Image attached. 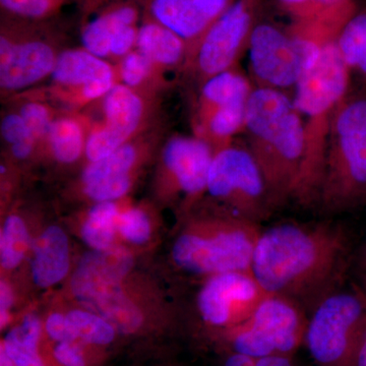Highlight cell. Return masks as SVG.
Masks as SVG:
<instances>
[{"mask_svg": "<svg viewBox=\"0 0 366 366\" xmlns=\"http://www.w3.org/2000/svg\"><path fill=\"white\" fill-rule=\"evenodd\" d=\"M350 252V235L341 226L278 224L262 230L252 273L268 295L301 305L319 298L343 277Z\"/></svg>", "mask_w": 366, "mask_h": 366, "instance_id": "obj_1", "label": "cell"}, {"mask_svg": "<svg viewBox=\"0 0 366 366\" xmlns=\"http://www.w3.org/2000/svg\"><path fill=\"white\" fill-rule=\"evenodd\" d=\"M207 190L232 212L261 223L273 209L259 166L249 149L229 146L214 153Z\"/></svg>", "mask_w": 366, "mask_h": 366, "instance_id": "obj_8", "label": "cell"}, {"mask_svg": "<svg viewBox=\"0 0 366 366\" xmlns=\"http://www.w3.org/2000/svg\"><path fill=\"white\" fill-rule=\"evenodd\" d=\"M268 295L252 272H228L209 277L197 307L208 324L231 330L247 322Z\"/></svg>", "mask_w": 366, "mask_h": 366, "instance_id": "obj_11", "label": "cell"}, {"mask_svg": "<svg viewBox=\"0 0 366 366\" xmlns=\"http://www.w3.org/2000/svg\"><path fill=\"white\" fill-rule=\"evenodd\" d=\"M20 114L36 141L48 139L54 120L51 110L47 105L37 101H30L21 106Z\"/></svg>", "mask_w": 366, "mask_h": 366, "instance_id": "obj_32", "label": "cell"}, {"mask_svg": "<svg viewBox=\"0 0 366 366\" xmlns=\"http://www.w3.org/2000/svg\"><path fill=\"white\" fill-rule=\"evenodd\" d=\"M336 45L347 66L366 76V11L354 14L347 21Z\"/></svg>", "mask_w": 366, "mask_h": 366, "instance_id": "obj_24", "label": "cell"}, {"mask_svg": "<svg viewBox=\"0 0 366 366\" xmlns=\"http://www.w3.org/2000/svg\"><path fill=\"white\" fill-rule=\"evenodd\" d=\"M29 249V234L25 224L19 217L11 216L2 227L0 237V257L4 269L16 268Z\"/></svg>", "mask_w": 366, "mask_h": 366, "instance_id": "obj_28", "label": "cell"}, {"mask_svg": "<svg viewBox=\"0 0 366 366\" xmlns=\"http://www.w3.org/2000/svg\"><path fill=\"white\" fill-rule=\"evenodd\" d=\"M250 67L259 86L290 88L305 74L295 43L287 31L271 24H255L249 43Z\"/></svg>", "mask_w": 366, "mask_h": 366, "instance_id": "obj_12", "label": "cell"}, {"mask_svg": "<svg viewBox=\"0 0 366 366\" xmlns=\"http://www.w3.org/2000/svg\"><path fill=\"white\" fill-rule=\"evenodd\" d=\"M366 340V300L353 292L327 295L307 322L308 351L317 366H356Z\"/></svg>", "mask_w": 366, "mask_h": 366, "instance_id": "obj_6", "label": "cell"}, {"mask_svg": "<svg viewBox=\"0 0 366 366\" xmlns=\"http://www.w3.org/2000/svg\"><path fill=\"white\" fill-rule=\"evenodd\" d=\"M69 268V240L61 229L51 226L46 229L34 244V281L40 287H49L61 281Z\"/></svg>", "mask_w": 366, "mask_h": 366, "instance_id": "obj_16", "label": "cell"}, {"mask_svg": "<svg viewBox=\"0 0 366 366\" xmlns=\"http://www.w3.org/2000/svg\"><path fill=\"white\" fill-rule=\"evenodd\" d=\"M54 356L64 366H85L81 352L71 343H60L55 347Z\"/></svg>", "mask_w": 366, "mask_h": 366, "instance_id": "obj_42", "label": "cell"}, {"mask_svg": "<svg viewBox=\"0 0 366 366\" xmlns=\"http://www.w3.org/2000/svg\"><path fill=\"white\" fill-rule=\"evenodd\" d=\"M46 330L52 339L60 343H71L78 338L67 317L59 314H53L48 317Z\"/></svg>", "mask_w": 366, "mask_h": 366, "instance_id": "obj_38", "label": "cell"}, {"mask_svg": "<svg viewBox=\"0 0 366 366\" xmlns=\"http://www.w3.org/2000/svg\"><path fill=\"white\" fill-rule=\"evenodd\" d=\"M59 86L79 89L92 81L117 79L113 67L86 49L60 53L51 74Z\"/></svg>", "mask_w": 366, "mask_h": 366, "instance_id": "obj_18", "label": "cell"}, {"mask_svg": "<svg viewBox=\"0 0 366 366\" xmlns=\"http://www.w3.org/2000/svg\"><path fill=\"white\" fill-rule=\"evenodd\" d=\"M356 366H366V340L365 344H363L362 348H361Z\"/></svg>", "mask_w": 366, "mask_h": 366, "instance_id": "obj_47", "label": "cell"}, {"mask_svg": "<svg viewBox=\"0 0 366 366\" xmlns=\"http://www.w3.org/2000/svg\"><path fill=\"white\" fill-rule=\"evenodd\" d=\"M244 132L273 207L295 199L305 158V131L293 99L276 89H254L247 103Z\"/></svg>", "mask_w": 366, "mask_h": 366, "instance_id": "obj_2", "label": "cell"}, {"mask_svg": "<svg viewBox=\"0 0 366 366\" xmlns=\"http://www.w3.org/2000/svg\"><path fill=\"white\" fill-rule=\"evenodd\" d=\"M118 217L117 204L112 202L96 204L91 209L81 231L86 244L96 250L109 249L114 239Z\"/></svg>", "mask_w": 366, "mask_h": 366, "instance_id": "obj_26", "label": "cell"}, {"mask_svg": "<svg viewBox=\"0 0 366 366\" xmlns=\"http://www.w3.org/2000/svg\"><path fill=\"white\" fill-rule=\"evenodd\" d=\"M146 7L148 16L177 34L187 47L194 49L213 24L189 0H146Z\"/></svg>", "mask_w": 366, "mask_h": 366, "instance_id": "obj_15", "label": "cell"}, {"mask_svg": "<svg viewBox=\"0 0 366 366\" xmlns=\"http://www.w3.org/2000/svg\"><path fill=\"white\" fill-rule=\"evenodd\" d=\"M187 49V44L182 38L150 16L139 26L137 50L153 64L175 66L183 59Z\"/></svg>", "mask_w": 366, "mask_h": 366, "instance_id": "obj_20", "label": "cell"}, {"mask_svg": "<svg viewBox=\"0 0 366 366\" xmlns=\"http://www.w3.org/2000/svg\"><path fill=\"white\" fill-rule=\"evenodd\" d=\"M117 227L125 239L137 244L146 242L150 237L148 217L139 209H129L118 217Z\"/></svg>", "mask_w": 366, "mask_h": 366, "instance_id": "obj_33", "label": "cell"}, {"mask_svg": "<svg viewBox=\"0 0 366 366\" xmlns=\"http://www.w3.org/2000/svg\"><path fill=\"white\" fill-rule=\"evenodd\" d=\"M261 232L259 223L233 213L227 220L204 223L180 236L173 259L180 268L194 274L252 272Z\"/></svg>", "mask_w": 366, "mask_h": 366, "instance_id": "obj_5", "label": "cell"}, {"mask_svg": "<svg viewBox=\"0 0 366 366\" xmlns=\"http://www.w3.org/2000/svg\"><path fill=\"white\" fill-rule=\"evenodd\" d=\"M139 26L137 25L125 26L113 37L110 54L112 56L124 57L137 47Z\"/></svg>", "mask_w": 366, "mask_h": 366, "instance_id": "obj_39", "label": "cell"}, {"mask_svg": "<svg viewBox=\"0 0 366 366\" xmlns=\"http://www.w3.org/2000/svg\"><path fill=\"white\" fill-rule=\"evenodd\" d=\"M76 336L92 344L105 345L114 339V327L94 312L72 310L66 315Z\"/></svg>", "mask_w": 366, "mask_h": 366, "instance_id": "obj_30", "label": "cell"}, {"mask_svg": "<svg viewBox=\"0 0 366 366\" xmlns=\"http://www.w3.org/2000/svg\"><path fill=\"white\" fill-rule=\"evenodd\" d=\"M214 152L201 137H173L166 144L163 161L178 189L190 196L207 189Z\"/></svg>", "mask_w": 366, "mask_h": 366, "instance_id": "obj_14", "label": "cell"}, {"mask_svg": "<svg viewBox=\"0 0 366 366\" xmlns=\"http://www.w3.org/2000/svg\"><path fill=\"white\" fill-rule=\"evenodd\" d=\"M308 320L300 305L277 295H268L247 322L231 329L235 353L250 357L289 355L305 341Z\"/></svg>", "mask_w": 366, "mask_h": 366, "instance_id": "obj_7", "label": "cell"}, {"mask_svg": "<svg viewBox=\"0 0 366 366\" xmlns=\"http://www.w3.org/2000/svg\"><path fill=\"white\" fill-rule=\"evenodd\" d=\"M103 125L129 139L143 119V101L129 86L117 84L103 100Z\"/></svg>", "mask_w": 366, "mask_h": 366, "instance_id": "obj_21", "label": "cell"}, {"mask_svg": "<svg viewBox=\"0 0 366 366\" xmlns=\"http://www.w3.org/2000/svg\"><path fill=\"white\" fill-rule=\"evenodd\" d=\"M47 139L53 155L61 163L78 160L86 148L85 132L74 118L62 117L54 120Z\"/></svg>", "mask_w": 366, "mask_h": 366, "instance_id": "obj_23", "label": "cell"}, {"mask_svg": "<svg viewBox=\"0 0 366 366\" xmlns=\"http://www.w3.org/2000/svg\"><path fill=\"white\" fill-rule=\"evenodd\" d=\"M363 261L365 262H363L362 264V271H361L360 278L365 279L366 280V257Z\"/></svg>", "mask_w": 366, "mask_h": 366, "instance_id": "obj_49", "label": "cell"}, {"mask_svg": "<svg viewBox=\"0 0 366 366\" xmlns=\"http://www.w3.org/2000/svg\"><path fill=\"white\" fill-rule=\"evenodd\" d=\"M189 1L212 23L220 18L234 2L233 0H189Z\"/></svg>", "mask_w": 366, "mask_h": 366, "instance_id": "obj_40", "label": "cell"}, {"mask_svg": "<svg viewBox=\"0 0 366 366\" xmlns=\"http://www.w3.org/2000/svg\"><path fill=\"white\" fill-rule=\"evenodd\" d=\"M247 103V101L235 103L217 109L199 127L202 134L215 143L222 144V148L229 146L233 137L244 132Z\"/></svg>", "mask_w": 366, "mask_h": 366, "instance_id": "obj_25", "label": "cell"}, {"mask_svg": "<svg viewBox=\"0 0 366 366\" xmlns=\"http://www.w3.org/2000/svg\"><path fill=\"white\" fill-rule=\"evenodd\" d=\"M317 204L330 213L366 206V90L349 92L334 113Z\"/></svg>", "mask_w": 366, "mask_h": 366, "instance_id": "obj_4", "label": "cell"}, {"mask_svg": "<svg viewBox=\"0 0 366 366\" xmlns=\"http://www.w3.org/2000/svg\"><path fill=\"white\" fill-rule=\"evenodd\" d=\"M350 71L335 42L295 86L293 104L302 119L305 158L295 199L305 206L317 203L334 113L349 93Z\"/></svg>", "mask_w": 366, "mask_h": 366, "instance_id": "obj_3", "label": "cell"}, {"mask_svg": "<svg viewBox=\"0 0 366 366\" xmlns=\"http://www.w3.org/2000/svg\"><path fill=\"white\" fill-rule=\"evenodd\" d=\"M252 88L249 79L235 69L216 74L204 81L199 108V125L202 127L219 108L247 102Z\"/></svg>", "mask_w": 366, "mask_h": 366, "instance_id": "obj_19", "label": "cell"}, {"mask_svg": "<svg viewBox=\"0 0 366 366\" xmlns=\"http://www.w3.org/2000/svg\"><path fill=\"white\" fill-rule=\"evenodd\" d=\"M40 324L37 317L26 315L21 326L6 335L4 350L16 366H45L38 355Z\"/></svg>", "mask_w": 366, "mask_h": 366, "instance_id": "obj_22", "label": "cell"}, {"mask_svg": "<svg viewBox=\"0 0 366 366\" xmlns=\"http://www.w3.org/2000/svg\"><path fill=\"white\" fill-rule=\"evenodd\" d=\"M254 365L255 358L234 352L228 358L224 366H254Z\"/></svg>", "mask_w": 366, "mask_h": 366, "instance_id": "obj_45", "label": "cell"}, {"mask_svg": "<svg viewBox=\"0 0 366 366\" xmlns=\"http://www.w3.org/2000/svg\"><path fill=\"white\" fill-rule=\"evenodd\" d=\"M13 291L6 282H1L0 285V320L1 327H6L9 320V310L13 305Z\"/></svg>", "mask_w": 366, "mask_h": 366, "instance_id": "obj_43", "label": "cell"}, {"mask_svg": "<svg viewBox=\"0 0 366 366\" xmlns=\"http://www.w3.org/2000/svg\"><path fill=\"white\" fill-rule=\"evenodd\" d=\"M74 0H0L2 11L6 16L29 21H45Z\"/></svg>", "mask_w": 366, "mask_h": 366, "instance_id": "obj_29", "label": "cell"}, {"mask_svg": "<svg viewBox=\"0 0 366 366\" xmlns=\"http://www.w3.org/2000/svg\"><path fill=\"white\" fill-rule=\"evenodd\" d=\"M358 290L360 291L361 295H363V297L365 298L366 300V280L365 279L360 278V284L357 286Z\"/></svg>", "mask_w": 366, "mask_h": 366, "instance_id": "obj_48", "label": "cell"}, {"mask_svg": "<svg viewBox=\"0 0 366 366\" xmlns=\"http://www.w3.org/2000/svg\"><path fill=\"white\" fill-rule=\"evenodd\" d=\"M57 56L47 41L29 35L26 26L6 16L0 40V86L18 91L52 74Z\"/></svg>", "mask_w": 366, "mask_h": 366, "instance_id": "obj_9", "label": "cell"}, {"mask_svg": "<svg viewBox=\"0 0 366 366\" xmlns=\"http://www.w3.org/2000/svg\"><path fill=\"white\" fill-rule=\"evenodd\" d=\"M127 139L124 137L110 131L102 125L97 129H94L90 136L86 137V155L91 162L101 160L112 155L120 147L127 143Z\"/></svg>", "mask_w": 366, "mask_h": 366, "instance_id": "obj_31", "label": "cell"}, {"mask_svg": "<svg viewBox=\"0 0 366 366\" xmlns=\"http://www.w3.org/2000/svg\"><path fill=\"white\" fill-rule=\"evenodd\" d=\"M152 66L151 60L137 50L129 53L120 66L119 74L124 85L129 88L141 85L150 74Z\"/></svg>", "mask_w": 366, "mask_h": 366, "instance_id": "obj_35", "label": "cell"}, {"mask_svg": "<svg viewBox=\"0 0 366 366\" xmlns=\"http://www.w3.org/2000/svg\"><path fill=\"white\" fill-rule=\"evenodd\" d=\"M293 21H305L331 11L348 0H279ZM353 1V0H352Z\"/></svg>", "mask_w": 366, "mask_h": 366, "instance_id": "obj_34", "label": "cell"}, {"mask_svg": "<svg viewBox=\"0 0 366 366\" xmlns=\"http://www.w3.org/2000/svg\"><path fill=\"white\" fill-rule=\"evenodd\" d=\"M254 366H295L289 355L264 356V357L257 358Z\"/></svg>", "mask_w": 366, "mask_h": 366, "instance_id": "obj_44", "label": "cell"}, {"mask_svg": "<svg viewBox=\"0 0 366 366\" xmlns=\"http://www.w3.org/2000/svg\"><path fill=\"white\" fill-rule=\"evenodd\" d=\"M1 134L11 147L26 143H37L20 113L7 114L1 122Z\"/></svg>", "mask_w": 366, "mask_h": 366, "instance_id": "obj_37", "label": "cell"}, {"mask_svg": "<svg viewBox=\"0 0 366 366\" xmlns=\"http://www.w3.org/2000/svg\"><path fill=\"white\" fill-rule=\"evenodd\" d=\"M255 26L254 0H236L217 19L194 48L197 71L208 79L232 69Z\"/></svg>", "mask_w": 366, "mask_h": 366, "instance_id": "obj_10", "label": "cell"}, {"mask_svg": "<svg viewBox=\"0 0 366 366\" xmlns=\"http://www.w3.org/2000/svg\"><path fill=\"white\" fill-rule=\"evenodd\" d=\"M139 18L137 4L129 1L113 4L84 26V49L100 59L110 56L113 37L125 26L137 25Z\"/></svg>", "mask_w": 366, "mask_h": 366, "instance_id": "obj_17", "label": "cell"}, {"mask_svg": "<svg viewBox=\"0 0 366 366\" xmlns=\"http://www.w3.org/2000/svg\"><path fill=\"white\" fill-rule=\"evenodd\" d=\"M136 160L137 149L131 144H125L108 157L91 162L84 172V183L91 184L129 175Z\"/></svg>", "mask_w": 366, "mask_h": 366, "instance_id": "obj_27", "label": "cell"}, {"mask_svg": "<svg viewBox=\"0 0 366 366\" xmlns=\"http://www.w3.org/2000/svg\"><path fill=\"white\" fill-rule=\"evenodd\" d=\"M131 187V177L129 175L115 178V179L102 180L91 184L85 185L86 196L99 203L112 202L119 199L129 192Z\"/></svg>", "mask_w": 366, "mask_h": 366, "instance_id": "obj_36", "label": "cell"}, {"mask_svg": "<svg viewBox=\"0 0 366 366\" xmlns=\"http://www.w3.org/2000/svg\"><path fill=\"white\" fill-rule=\"evenodd\" d=\"M132 266L131 254L122 249L95 250L84 255L72 274L71 290L83 307L122 290L120 283Z\"/></svg>", "mask_w": 366, "mask_h": 366, "instance_id": "obj_13", "label": "cell"}, {"mask_svg": "<svg viewBox=\"0 0 366 366\" xmlns=\"http://www.w3.org/2000/svg\"><path fill=\"white\" fill-rule=\"evenodd\" d=\"M115 79H100V81L86 84V85L78 89L79 98L83 101L104 98L112 90L113 86L117 85Z\"/></svg>", "mask_w": 366, "mask_h": 366, "instance_id": "obj_41", "label": "cell"}, {"mask_svg": "<svg viewBox=\"0 0 366 366\" xmlns=\"http://www.w3.org/2000/svg\"><path fill=\"white\" fill-rule=\"evenodd\" d=\"M0 366H16L13 360L9 357V354L6 353V351L4 350L2 346L1 351H0Z\"/></svg>", "mask_w": 366, "mask_h": 366, "instance_id": "obj_46", "label": "cell"}]
</instances>
